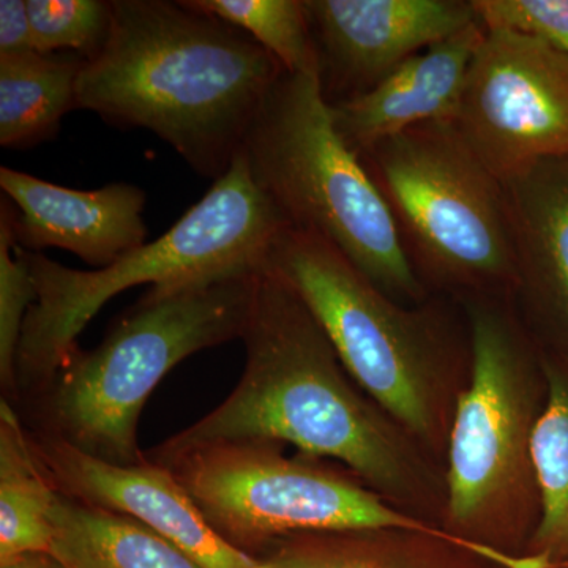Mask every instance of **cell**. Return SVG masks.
Wrapping results in <instances>:
<instances>
[{
    "instance_id": "obj_12",
    "label": "cell",
    "mask_w": 568,
    "mask_h": 568,
    "mask_svg": "<svg viewBox=\"0 0 568 568\" xmlns=\"http://www.w3.org/2000/svg\"><path fill=\"white\" fill-rule=\"evenodd\" d=\"M29 429V428H28ZM33 452L62 495L122 511L166 538L201 568H260L223 540L164 467L114 466L29 429Z\"/></svg>"
},
{
    "instance_id": "obj_27",
    "label": "cell",
    "mask_w": 568,
    "mask_h": 568,
    "mask_svg": "<svg viewBox=\"0 0 568 568\" xmlns=\"http://www.w3.org/2000/svg\"><path fill=\"white\" fill-rule=\"evenodd\" d=\"M551 568H568L567 564H558V566H552Z\"/></svg>"
},
{
    "instance_id": "obj_14",
    "label": "cell",
    "mask_w": 568,
    "mask_h": 568,
    "mask_svg": "<svg viewBox=\"0 0 568 568\" xmlns=\"http://www.w3.org/2000/svg\"><path fill=\"white\" fill-rule=\"evenodd\" d=\"M0 189L17 209L14 239L28 252L65 250L104 268L148 244L142 216L148 197L132 183L84 192L2 166Z\"/></svg>"
},
{
    "instance_id": "obj_3",
    "label": "cell",
    "mask_w": 568,
    "mask_h": 568,
    "mask_svg": "<svg viewBox=\"0 0 568 568\" xmlns=\"http://www.w3.org/2000/svg\"><path fill=\"white\" fill-rule=\"evenodd\" d=\"M267 267L301 294L358 387L446 467L459 395L470 376V336L455 298L407 306L369 282L334 245L284 227Z\"/></svg>"
},
{
    "instance_id": "obj_20",
    "label": "cell",
    "mask_w": 568,
    "mask_h": 568,
    "mask_svg": "<svg viewBox=\"0 0 568 568\" xmlns=\"http://www.w3.org/2000/svg\"><path fill=\"white\" fill-rule=\"evenodd\" d=\"M541 362L548 394L532 437L540 521L526 556L558 566L568 560V362L545 354Z\"/></svg>"
},
{
    "instance_id": "obj_24",
    "label": "cell",
    "mask_w": 568,
    "mask_h": 568,
    "mask_svg": "<svg viewBox=\"0 0 568 568\" xmlns=\"http://www.w3.org/2000/svg\"><path fill=\"white\" fill-rule=\"evenodd\" d=\"M473 7L485 29L530 33L568 55V0H473Z\"/></svg>"
},
{
    "instance_id": "obj_6",
    "label": "cell",
    "mask_w": 568,
    "mask_h": 568,
    "mask_svg": "<svg viewBox=\"0 0 568 568\" xmlns=\"http://www.w3.org/2000/svg\"><path fill=\"white\" fill-rule=\"evenodd\" d=\"M284 227L286 222L257 186L241 151L226 174L168 233L110 267L78 271L18 245L31 268L37 301L18 347L13 406L51 383L77 349L78 336L115 295L141 284L175 291L256 274Z\"/></svg>"
},
{
    "instance_id": "obj_19",
    "label": "cell",
    "mask_w": 568,
    "mask_h": 568,
    "mask_svg": "<svg viewBox=\"0 0 568 568\" xmlns=\"http://www.w3.org/2000/svg\"><path fill=\"white\" fill-rule=\"evenodd\" d=\"M84 59L24 52L0 55V145L31 148L54 136L77 108Z\"/></svg>"
},
{
    "instance_id": "obj_9",
    "label": "cell",
    "mask_w": 568,
    "mask_h": 568,
    "mask_svg": "<svg viewBox=\"0 0 568 568\" xmlns=\"http://www.w3.org/2000/svg\"><path fill=\"white\" fill-rule=\"evenodd\" d=\"M265 439L160 446L145 458L168 470L223 540L260 559L286 538L331 530L443 529L403 514L346 467Z\"/></svg>"
},
{
    "instance_id": "obj_10",
    "label": "cell",
    "mask_w": 568,
    "mask_h": 568,
    "mask_svg": "<svg viewBox=\"0 0 568 568\" xmlns=\"http://www.w3.org/2000/svg\"><path fill=\"white\" fill-rule=\"evenodd\" d=\"M454 123L500 182L567 153L568 55L530 33L485 29Z\"/></svg>"
},
{
    "instance_id": "obj_7",
    "label": "cell",
    "mask_w": 568,
    "mask_h": 568,
    "mask_svg": "<svg viewBox=\"0 0 568 568\" xmlns=\"http://www.w3.org/2000/svg\"><path fill=\"white\" fill-rule=\"evenodd\" d=\"M242 153L287 226L323 237L399 304L416 306L432 297L409 263L383 193L336 132L320 70L284 71Z\"/></svg>"
},
{
    "instance_id": "obj_25",
    "label": "cell",
    "mask_w": 568,
    "mask_h": 568,
    "mask_svg": "<svg viewBox=\"0 0 568 568\" xmlns=\"http://www.w3.org/2000/svg\"><path fill=\"white\" fill-rule=\"evenodd\" d=\"M33 50V33L28 0L0 2V55L24 54Z\"/></svg>"
},
{
    "instance_id": "obj_5",
    "label": "cell",
    "mask_w": 568,
    "mask_h": 568,
    "mask_svg": "<svg viewBox=\"0 0 568 568\" xmlns=\"http://www.w3.org/2000/svg\"><path fill=\"white\" fill-rule=\"evenodd\" d=\"M260 272L149 287L99 346H78L43 390L14 406L22 422L110 465L148 462L138 443L142 407L186 357L242 339Z\"/></svg>"
},
{
    "instance_id": "obj_8",
    "label": "cell",
    "mask_w": 568,
    "mask_h": 568,
    "mask_svg": "<svg viewBox=\"0 0 568 568\" xmlns=\"http://www.w3.org/2000/svg\"><path fill=\"white\" fill-rule=\"evenodd\" d=\"M361 159L429 293L455 301L514 293L517 260L503 182L454 121L413 126Z\"/></svg>"
},
{
    "instance_id": "obj_4",
    "label": "cell",
    "mask_w": 568,
    "mask_h": 568,
    "mask_svg": "<svg viewBox=\"0 0 568 568\" xmlns=\"http://www.w3.org/2000/svg\"><path fill=\"white\" fill-rule=\"evenodd\" d=\"M458 302L470 376L448 437L443 529L506 568H529L525 556L540 521L532 437L547 403L544 362L511 295Z\"/></svg>"
},
{
    "instance_id": "obj_18",
    "label": "cell",
    "mask_w": 568,
    "mask_h": 568,
    "mask_svg": "<svg viewBox=\"0 0 568 568\" xmlns=\"http://www.w3.org/2000/svg\"><path fill=\"white\" fill-rule=\"evenodd\" d=\"M59 489L33 452L17 407L0 402V566L51 549Z\"/></svg>"
},
{
    "instance_id": "obj_13",
    "label": "cell",
    "mask_w": 568,
    "mask_h": 568,
    "mask_svg": "<svg viewBox=\"0 0 568 568\" xmlns=\"http://www.w3.org/2000/svg\"><path fill=\"white\" fill-rule=\"evenodd\" d=\"M503 186L517 260L511 302L540 353L568 362V152Z\"/></svg>"
},
{
    "instance_id": "obj_26",
    "label": "cell",
    "mask_w": 568,
    "mask_h": 568,
    "mask_svg": "<svg viewBox=\"0 0 568 568\" xmlns=\"http://www.w3.org/2000/svg\"><path fill=\"white\" fill-rule=\"evenodd\" d=\"M0 568H67L61 560L48 551L28 552L20 558L2 564Z\"/></svg>"
},
{
    "instance_id": "obj_23",
    "label": "cell",
    "mask_w": 568,
    "mask_h": 568,
    "mask_svg": "<svg viewBox=\"0 0 568 568\" xmlns=\"http://www.w3.org/2000/svg\"><path fill=\"white\" fill-rule=\"evenodd\" d=\"M33 50H70L91 61L110 37L112 0H28Z\"/></svg>"
},
{
    "instance_id": "obj_22",
    "label": "cell",
    "mask_w": 568,
    "mask_h": 568,
    "mask_svg": "<svg viewBox=\"0 0 568 568\" xmlns=\"http://www.w3.org/2000/svg\"><path fill=\"white\" fill-rule=\"evenodd\" d=\"M17 209L7 196L0 201V386L2 399L17 403L18 347L29 308L37 301L31 268L14 239Z\"/></svg>"
},
{
    "instance_id": "obj_1",
    "label": "cell",
    "mask_w": 568,
    "mask_h": 568,
    "mask_svg": "<svg viewBox=\"0 0 568 568\" xmlns=\"http://www.w3.org/2000/svg\"><path fill=\"white\" fill-rule=\"evenodd\" d=\"M242 342L245 369L234 390L162 446L291 444L346 467L403 514L443 528L446 467L358 387L304 298L267 265L257 275Z\"/></svg>"
},
{
    "instance_id": "obj_2",
    "label": "cell",
    "mask_w": 568,
    "mask_h": 568,
    "mask_svg": "<svg viewBox=\"0 0 568 568\" xmlns=\"http://www.w3.org/2000/svg\"><path fill=\"white\" fill-rule=\"evenodd\" d=\"M283 73L248 33L185 2L112 0L110 37L82 65L74 102L155 133L215 182Z\"/></svg>"
},
{
    "instance_id": "obj_15",
    "label": "cell",
    "mask_w": 568,
    "mask_h": 568,
    "mask_svg": "<svg viewBox=\"0 0 568 568\" xmlns=\"http://www.w3.org/2000/svg\"><path fill=\"white\" fill-rule=\"evenodd\" d=\"M485 37L474 21L418 52L372 91L331 104L339 136L358 155L422 123L455 121L467 70Z\"/></svg>"
},
{
    "instance_id": "obj_21",
    "label": "cell",
    "mask_w": 568,
    "mask_h": 568,
    "mask_svg": "<svg viewBox=\"0 0 568 568\" xmlns=\"http://www.w3.org/2000/svg\"><path fill=\"white\" fill-rule=\"evenodd\" d=\"M185 6L248 33L286 73L320 70L304 0H185Z\"/></svg>"
},
{
    "instance_id": "obj_28",
    "label": "cell",
    "mask_w": 568,
    "mask_h": 568,
    "mask_svg": "<svg viewBox=\"0 0 568 568\" xmlns=\"http://www.w3.org/2000/svg\"><path fill=\"white\" fill-rule=\"evenodd\" d=\"M566 564H567V566H568V560H567V562H566Z\"/></svg>"
},
{
    "instance_id": "obj_11",
    "label": "cell",
    "mask_w": 568,
    "mask_h": 568,
    "mask_svg": "<svg viewBox=\"0 0 568 568\" xmlns=\"http://www.w3.org/2000/svg\"><path fill=\"white\" fill-rule=\"evenodd\" d=\"M328 104L372 91L392 71L477 21L473 0H304Z\"/></svg>"
},
{
    "instance_id": "obj_17",
    "label": "cell",
    "mask_w": 568,
    "mask_h": 568,
    "mask_svg": "<svg viewBox=\"0 0 568 568\" xmlns=\"http://www.w3.org/2000/svg\"><path fill=\"white\" fill-rule=\"evenodd\" d=\"M51 555L67 568H201L140 519L59 491Z\"/></svg>"
},
{
    "instance_id": "obj_16",
    "label": "cell",
    "mask_w": 568,
    "mask_h": 568,
    "mask_svg": "<svg viewBox=\"0 0 568 568\" xmlns=\"http://www.w3.org/2000/svg\"><path fill=\"white\" fill-rule=\"evenodd\" d=\"M256 560L260 568H506L495 556L444 529L301 534Z\"/></svg>"
}]
</instances>
